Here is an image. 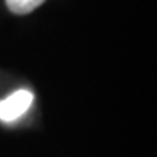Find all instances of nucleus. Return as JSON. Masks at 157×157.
<instances>
[{
  "instance_id": "f257e3e1",
  "label": "nucleus",
  "mask_w": 157,
  "mask_h": 157,
  "mask_svg": "<svg viewBox=\"0 0 157 157\" xmlns=\"http://www.w3.org/2000/svg\"><path fill=\"white\" fill-rule=\"evenodd\" d=\"M34 102V95L29 90H17L0 102V119L5 122L15 121L29 109Z\"/></svg>"
},
{
  "instance_id": "f03ea898",
  "label": "nucleus",
  "mask_w": 157,
  "mask_h": 157,
  "mask_svg": "<svg viewBox=\"0 0 157 157\" xmlns=\"http://www.w3.org/2000/svg\"><path fill=\"white\" fill-rule=\"evenodd\" d=\"M45 0H6L7 9L16 15H26L35 10Z\"/></svg>"
}]
</instances>
